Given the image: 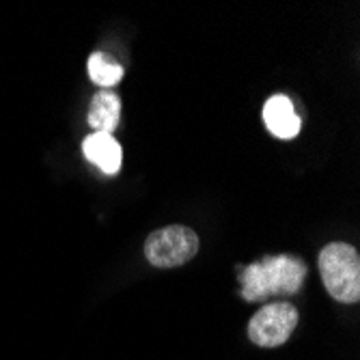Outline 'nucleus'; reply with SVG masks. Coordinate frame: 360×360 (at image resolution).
Segmentation results:
<instances>
[{
    "instance_id": "nucleus-1",
    "label": "nucleus",
    "mask_w": 360,
    "mask_h": 360,
    "mask_svg": "<svg viewBox=\"0 0 360 360\" xmlns=\"http://www.w3.org/2000/svg\"><path fill=\"white\" fill-rule=\"evenodd\" d=\"M307 278V264L293 255H270L250 264L242 276V298L246 302H261L274 296H293Z\"/></svg>"
},
{
    "instance_id": "nucleus-2",
    "label": "nucleus",
    "mask_w": 360,
    "mask_h": 360,
    "mask_svg": "<svg viewBox=\"0 0 360 360\" xmlns=\"http://www.w3.org/2000/svg\"><path fill=\"white\" fill-rule=\"evenodd\" d=\"M319 274L326 291L337 302H358L360 298V257L354 246L335 242L319 252Z\"/></svg>"
},
{
    "instance_id": "nucleus-3",
    "label": "nucleus",
    "mask_w": 360,
    "mask_h": 360,
    "mask_svg": "<svg viewBox=\"0 0 360 360\" xmlns=\"http://www.w3.org/2000/svg\"><path fill=\"white\" fill-rule=\"evenodd\" d=\"M199 252V238L188 226L171 224L153 231L145 242V257L155 268L184 266Z\"/></svg>"
},
{
    "instance_id": "nucleus-4",
    "label": "nucleus",
    "mask_w": 360,
    "mask_h": 360,
    "mask_svg": "<svg viewBox=\"0 0 360 360\" xmlns=\"http://www.w3.org/2000/svg\"><path fill=\"white\" fill-rule=\"evenodd\" d=\"M298 326V311L289 302H272L261 307L250 323L248 339L259 347H278L283 345Z\"/></svg>"
},
{
    "instance_id": "nucleus-5",
    "label": "nucleus",
    "mask_w": 360,
    "mask_h": 360,
    "mask_svg": "<svg viewBox=\"0 0 360 360\" xmlns=\"http://www.w3.org/2000/svg\"><path fill=\"white\" fill-rule=\"evenodd\" d=\"M264 121L270 132L283 141L298 136L300 132V117L296 115L291 100L285 95H274L264 106Z\"/></svg>"
},
{
    "instance_id": "nucleus-6",
    "label": "nucleus",
    "mask_w": 360,
    "mask_h": 360,
    "mask_svg": "<svg viewBox=\"0 0 360 360\" xmlns=\"http://www.w3.org/2000/svg\"><path fill=\"white\" fill-rule=\"evenodd\" d=\"M84 155L89 162L100 169L106 175H115L121 169V145L112 139V134H102V132H93L91 136L84 139L82 143Z\"/></svg>"
},
{
    "instance_id": "nucleus-7",
    "label": "nucleus",
    "mask_w": 360,
    "mask_h": 360,
    "mask_svg": "<svg viewBox=\"0 0 360 360\" xmlns=\"http://www.w3.org/2000/svg\"><path fill=\"white\" fill-rule=\"evenodd\" d=\"M121 119V100L117 93L110 91H100L95 93L91 108H89V125L95 127V132L102 134H112V129L119 125Z\"/></svg>"
},
{
    "instance_id": "nucleus-8",
    "label": "nucleus",
    "mask_w": 360,
    "mask_h": 360,
    "mask_svg": "<svg viewBox=\"0 0 360 360\" xmlns=\"http://www.w3.org/2000/svg\"><path fill=\"white\" fill-rule=\"evenodd\" d=\"M86 70H89L91 80L95 84L104 86V89L115 86L123 78V68H121V65L115 63L108 54H102V52H95V54L89 56Z\"/></svg>"
}]
</instances>
